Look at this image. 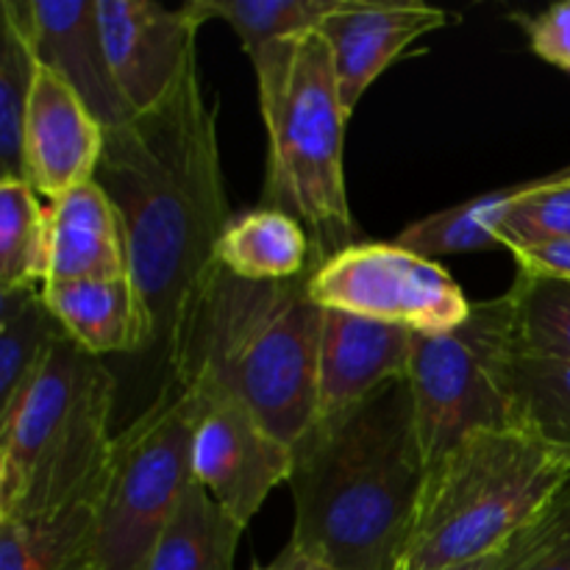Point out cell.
<instances>
[{"mask_svg":"<svg viewBox=\"0 0 570 570\" xmlns=\"http://www.w3.org/2000/svg\"><path fill=\"white\" fill-rule=\"evenodd\" d=\"M95 181L120 215L148 348L167 351L184 306L215 265L217 243L234 220L217 109L206 98L198 59L170 98L106 131Z\"/></svg>","mask_w":570,"mask_h":570,"instance_id":"6da1fadb","label":"cell"},{"mask_svg":"<svg viewBox=\"0 0 570 570\" xmlns=\"http://www.w3.org/2000/svg\"><path fill=\"white\" fill-rule=\"evenodd\" d=\"M426 476L406 379L315 417L293 445L289 543L334 570H401Z\"/></svg>","mask_w":570,"mask_h":570,"instance_id":"7a4b0ae2","label":"cell"},{"mask_svg":"<svg viewBox=\"0 0 570 570\" xmlns=\"http://www.w3.org/2000/svg\"><path fill=\"white\" fill-rule=\"evenodd\" d=\"M309 276L245 282L212 265L165 351L184 387L237 401L289 449L317 417L323 309Z\"/></svg>","mask_w":570,"mask_h":570,"instance_id":"3957f363","label":"cell"},{"mask_svg":"<svg viewBox=\"0 0 570 570\" xmlns=\"http://www.w3.org/2000/svg\"><path fill=\"white\" fill-rule=\"evenodd\" d=\"M117 384L70 337L0 415V521L95 504L109 465Z\"/></svg>","mask_w":570,"mask_h":570,"instance_id":"277c9868","label":"cell"},{"mask_svg":"<svg viewBox=\"0 0 570 570\" xmlns=\"http://www.w3.org/2000/svg\"><path fill=\"white\" fill-rule=\"evenodd\" d=\"M570 476V462L527 429H479L426 476L401 570L493 554L532 527Z\"/></svg>","mask_w":570,"mask_h":570,"instance_id":"5b68a950","label":"cell"},{"mask_svg":"<svg viewBox=\"0 0 570 570\" xmlns=\"http://www.w3.org/2000/svg\"><path fill=\"white\" fill-rule=\"evenodd\" d=\"M267 128V209L287 212L312 243V271L362 243L345 193L343 145L348 115L321 33L301 42L289 78L262 106Z\"/></svg>","mask_w":570,"mask_h":570,"instance_id":"8992f818","label":"cell"},{"mask_svg":"<svg viewBox=\"0 0 570 570\" xmlns=\"http://www.w3.org/2000/svg\"><path fill=\"white\" fill-rule=\"evenodd\" d=\"M200 399L167 379L148 410L115 434L95 501L100 570H142L184 493L195 482L193 438Z\"/></svg>","mask_w":570,"mask_h":570,"instance_id":"52a82bcc","label":"cell"},{"mask_svg":"<svg viewBox=\"0 0 570 570\" xmlns=\"http://www.w3.org/2000/svg\"><path fill=\"white\" fill-rule=\"evenodd\" d=\"M512 348L507 293L473 304L468 321L451 332L415 334L406 382L426 471L440 465L468 434L512 426L501 384V365Z\"/></svg>","mask_w":570,"mask_h":570,"instance_id":"ba28073f","label":"cell"},{"mask_svg":"<svg viewBox=\"0 0 570 570\" xmlns=\"http://www.w3.org/2000/svg\"><path fill=\"white\" fill-rule=\"evenodd\" d=\"M309 295L321 309L443 334L462 326L473 304L440 262L399 243H356L312 271Z\"/></svg>","mask_w":570,"mask_h":570,"instance_id":"9c48e42d","label":"cell"},{"mask_svg":"<svg viewBox=\"0 0 570 570\" xmlns=\"http://www.w3.org/2000/svg\"><path fill=\"white\" fill-rule=\"evenodd\" d=\"M193 438L195 482L248 527L267 495L293 473V449L267 432L254 412L217 395H200Z\"/></svg>","mask_w":570,"mask_h":570,"instance_id":"30bf717a","label":"cell"},{"mask_svg":"<svg viewBox=\"0 0 570 570\" xmlns=\"http://www.w3.org/2000/svg\"><path fill=\"white\" fill-rule=\"evenodd\" d=\"M100 33L111 76L134 115L170 98L187 67L198 59L204 22L181 6L167 9L150 0H98Z\"/></svg>","mask_w":570,"mask_h":570,"instance_id":"8fae6325","label":"cell"},{"mask_svg":"<svg viewBox=\"0 0 570 570\" xmlns=\"http://www.w3.org/2000/svg\"><path fill=\"white\" fill-rule=\"evenodd\" d=\"M451 20L454 17L449 11L426 3L340 0L337 9L321 22L317 33L326 39L332 53L345 115H354L371 83L415 39L445 28Z\"/></svg>","mask_w":570,"mask_h":570,"instance_id":"7c38bea8","label":"cell"},{"mask_svg":"<svg viewBox=\"0 0 570 570\" xmlns=\"http://www.w3.org/2000/svg\"><path fill=\"white\" fill-rule=\"evenodd\" d=\"M106 128L56 72L39 65L26 120V178L39 198L56 200L95 178Z\"/></svg>","mask_w":570,"mask_h":570,"instance_id":"4fadbf2b","label":"cell"},{"mask_svg":"<svg viewBox=\"0 0 570 570\" xmlns=\"http://www.w3.org/2000/svg\"><path fill=\"white\" fill-rule=\"evenodd\" d=\"M415 332L323 309L317 351V417L360 404L410 373Z\"/></svg>","mask_w":570,"mask_h":570,"instance_id":"5bb4252c","label":"cell"},{"mask_svg":"<svg viewBox=\"0 0 570 570\" xmlns=\"http://www.w3.org/2000/svg\"><path fill=\"white\" fill-rule=\"evenodd\" d=\"M33 48L39 65L56 72L106 131L137 117L111 76L98 0H33Z\"/></svg>","mask_w":570,"mask_h":570,"instance_id":"9a60e30c","label":"cell"},{"mask_svg":"<svg viewBox=\"0 0 570 570\" xmlns=\"http://www.w3.org/2000/svg\"><path fill=\"white\" fill-rule=\"evenodd\" d=\"M48 282L128 276L126 234H122L120 215L95 178L78 184L56 200H48Z\"/></svg>","mask_w":570,"mask_h":570,"instance_id":"2e32d148","label":"cell"},{"mask_svg":"<svg viewBox=\"0 0 570 570\" xmlns=\"http://www.w3.org/2000/svg\"><path fill=\"white\" fill-rule=\"evenodd\" d=\"M42 295L67 337L87 354L104 360L148 351L145 312L128 276L48 282Z\"/></svg>","mask_w":570,"mask_h":570,"instance_id":"e0dca14e","label":"cell"},{"mask_svg":"<svg viewBox=\"0 0 570 570\" xmlns=\"http://www.w3.org/2000/svg\"><path fill=\"white\" fill-rule=\"evenodd\" d=\"M215 265L245 282H289L312 273V243L295 217L278 209L234 217L215 248Z\"/></svg>","mask_w":570,"mask_h":570,"instance_id":"ac0fdd59","label":"cell"},{"mask_svg":"<svg viewBox=\"0 0 570 570\" xmlns=\"http://www.w3.org/2000/svg\"><path fill=\"white\" fill-rule=\"evenodd\" d=\"M39 56L33 48V0L0 3V178L26 181V120Z\"/></svg>","mask_w":570,"mask_h":570,"instance_id":"d6986e66","label":"cell"},{"mask_svg":"<svg viewBox=\"0 0 570 570\" xmlns=\"http://www.w3.org/2000/svg\"><path fill=\"white\" fill-rule=\"evenodd\" d=\"M243 523L223 510L206 488L189 484L161 529L142 570H234Z\"/></svg>","mask_w":570,"mask_h":570,"instance_id":"ffe728a7","label":"cell"},{"mask_svg":"<svg viewBox=\"0 0 570 570\" xmlns=\"http://www.w3.org/2000/svg\"><path fill=\"white\" fill-rule=\"evenodd\" d=\"M0 570H100L95 504L0 521Z\"/></svg>","mask_w":570,"mask_h":570,"instance_id":"44dd1931","label":"cell"},{"mask_svg":"<svg viewBox=\"0 0 570 570\" xmlns=\"http://www.w3.org/2000/svg\"><path fill=\"white\" fill-rule=\"evenodd\" d=\"M501 384L512 426L570 456V362L512 348L501 365Z\"/></svg>","mask_w":570,"mask_h":570,"instance_id":"7402d4cb","label":"cell"},{"mask_svg":"<svg viewBox=\"0 0 570 570\" xmlns=\"http://www.w3.org/2000/svg\"><path fill=\"white\" fill-rule=\"evenodd\" d=\"M337 6L340 0H193L187 9L200 22H228L256 65L315 33Z\"/></svg>","mask_w":570,"mask_h":570,"instance_id":"603a6c76","label":"cell"},{"mask_svg":"<svg viewBox=\"0 0 570 570\" xmlns=\"http://www.w3.org/2000/svg\"><path fill=\"white\" fill-rule=\"evenodd\" d=\"M65 328L45 304L42 287L0 293V415L26 393Z\"/></svg>","mask_w":570,"mask_h":570,"instance_id":"cb8c5ba5","label":"cell"},{"mask_svg":"<svg viewBox=\"0 0 570 570\" xmlns=\"http://www.w3.org/2000/svg\"><path fill=\"white\" fill-rule=\"evenodd\" d=\"M48 273V206L31 184L0 178V293L42 287Z\"/></svg>","mask_w":570,"mask_h":570,"instance_id":"d4e9b609","label":"cell"},{"mask_svg":"<svg viewBox=\"0 0 570 570\" xmlns=\"http://www.w3.org/2000/svg\"><path fill=\"white\" fill-rule=\"evenodd\" d=\"M507 298L518 354L570 362V282L518 273Z\"/></svg>","mask_w":570,"mask_h":570,"instance_id":"484cf974","label":"cell"},{"mask_svg":"<svg viewBox=\"0 0 570 570\" xmlns=\"http://www.w3.org/2000/svg\"><path fill=\"white\" fill-rule=\"evenodd\" d=\"M570 239V167L523 181V193L499 226L504 250Z\"/></svg>","mask_w":570,"mask_h":570,"instance_id":"4316f807","label":"cell"},{"mask_svg":"<svg viewBox=\"0 0 570 570\" xmlns=\"http://www.w3.org/2000/svg\"><path fill=\"white\" fill-rule=\"evenodd\" d=\"M504 570H570V476L538 521L523 529Z\"/></svg>","mask_w":570,"mask_h":570,"instance_id":"83f0119b","label":"cell"},{"mask_svg":"<svg viewBox=\"0 0 570 570\" xmlns=\"http://www.w3.org/2000/svg\"><path fill=\"white\" fill-rule=\"evenodd\" d=\"M515 22L527 31L532 53L570 72V0L532 17L515 14Z\"/></svg>","mask_w":570,"mask_h":570,"instance_id":"f1b7e54d","label":"cell"},{"mask_svg":"<svg viewBox=\"0 0 570 570\" xmlns=\"http://www.w3.org/2000/svg\"><path fill=\"white\" fill-rule=\"evenodd\" d=\"M510 254L515 259L518 273L570 282V239H554V243L512 248Z\"/></svg>","mask_w":570,"mask_h":570,"instance_id":"f546056e","label":"cell"},{"mask_svg":"<svg viewBox=\"0 0 570 570\" xmlns=\"http://www.w3.org/2000/svg\"><path fill=\"white\" fill-rule=\"evenodd\" d=\"M518 538H521V534H515V538H512V543H507L504 549L493 551V554H484V557H476V560L456 562V566H445V568H434V570H504L507 566H510L512 557H515Z\"/></svg>","mask_w":570,"mask_h":570,"instance_id":"4dcf8cb0","label":"cell"},{"mask_svg":"<svg viewBox=\"0 0 570 570\" xmlns=\"http://www.w3.org/2000/svg\"><path fill=\"white\" fill-rule=\"evenodd\" d=\"M256 570H334V568H328V566H323V562L312 560V557H306L304 551L295 549L293 543H287V549H284L282 554L276 557V560L267 562V566H262Z\"/></svg>","mask_w":570,"mask_h":570,"instance_id":"1f68e13d","label":"cell"},{"mask_svg":"<svg viewBox=\"0 0 570 570\" xmlns=\"http://www.w3.org/2000/svg\"><path fill=\"white\" fill-rule=\"evenodd\" d=\"M568 462H570V456H568Z\"/></svg>","mask_w":570,"mask_h":570,"instance_id":"d6a6232c","label":"cell"}]
</instances>
